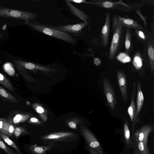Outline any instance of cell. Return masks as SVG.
<instances>
[{"mask_svg": "<svg viewBox=\"0 0 154 154\" xmlns=\"http://www.w3.org/2000/svg\"><path fill=\"white\" fill-rule=\"evenodd\" d=\"M76 135L72 132H57L45 135L41 137V138L44 140L64 141L75 137Z\"/></svg>", "mask_w": 154, "mask_h": 154, "instance_id": "11", "label": "cell"}, {"mask_svg": "<svg viewBox=\"0 0 154 154\" xmlns=\"http://www.w3.org/2000/svg\"><path fill=\"white\" fill-rule=\"evenodd\" d=\"M148 55L149 58L151 71L154 72V38L152 35L149 38L146 45Z\"/></svg>", "mask_w": 154, "mask_h": 154, "instance_id": "16", "label": "cell"}, {"mask_svg": "<svg viewBox=\"0 0 154 154\" xmlns=\"http://www.w3.org/2000/svg\"><path fill=\"white\" fill-rule=\"evenodd\" d=\"M116 57L118 60L124 63L129 62L131 60L129 56L126 53H121L118 54Z\"/></svg>", "mask_w": 154, "mask_h": 154, "instance_id": "28", "label": "cell"}, {"mask_svg": "<svg viewBox=\"0 0 154 154\" xmlns=\"http://www.w3.org/2000/svg\"><path fill=\"white\" fill-rule=\"evenodd\" d=\"M136 103L137 109L135 116L134 125H135L140 122L139 117L144 101V97L142 92L140 82L137 81Z\"/></svg>", "mask_w": 154, "mask_h": 154, "instance_id": "12", "label": "cell"}, {"mask_svg": "<svg viewBox=\"0 0 154 154\" xmlns=\"http://www.w3.org/2000/svg\"><path fill=\"white\" fill-rule=\"evenodd\" d=\"M0 148L2 149L7 154H19L11 150L0 138Z\"/></svg>", "mask_w": 154, "mask_h": 154, "instance_id": "30", "label": "cell"}, {"mask_svg": "<svg viewBox=\"0 0 154 154\" xmlns=\"http://www.w3.org/2000/svg\"><path fill=\"white\" fill-rule=\"evenodd\" d=\"M119 18L125 27H127L134 29L145 30L143 26L137 21L129 18H126L118 15Z\"/></svg>", "mask_w": 154, "mask_h": 154, "instance_id": "14", "label": "cell"}, {"mask_svg": "<svg viewBox=\"0 0 154 154\" xmlns=\"http://www.w3.org/2000/svg\"><path fill=\"white\" fill-rule=\"evenodd\" d=\"M81 131L88 148L95 149L98 154H104L100 143L90 131L86 127L82 126L81 128Z\"/></svg>", "mask_w": 154, "mask_h": 154, "instance_id": "6", "label": "cell"}, {"mask_svg": "<svg viewBox=\"0 0 154 154\" xmlns=\"http://www.w3.org/2000/svg\"><path fill=\"white\" fill-rule=\"evenodd\" d=\"M88 4L93 5L102 8L117 10L129 12L133 9L122 0L112 1L105 0H91L88 1Z\"/></svg>", "mask_w": 154, "mask_h": 154, "instance_id": "4", "label": "cell"}, {"mask_svg": "<svg viewBox=\"0 0 154 154\" xmlns=\"http://www.w3.org/2000/svg\"><path fill=\"white\" fill-rule=\"evenodd\" d=\"M68 125L72 129H75L76 128V124L73 122H69L68 123Z\"/></svg>", "mask_w": 154, "mask_h": 154, "instance_id": "33", "label": "cell"}, {"mask_svg": "<svg viewBox=\"0 0 154 154\" xmlns=\"http://www.w3.org/2000/svg\"><path fill=\"white\" fill-rule=\"evenodd\" d=\"M0 84L11 91H15L10 81L5 75L1 73H0Z\"/></svg>", "mask_w": 154, "mask_h": 154, "instance_id": "25", "label": "cell"}, {"mask_svg": "<svg viewBox=\"0 0 154 154\" xmlns=\"http://www.w3.org/2000/svg\"><path fill=\"white\" fill-rule=\"evenodd\" d=\"M29 150L32 154H46V152L51 149V146H36L31 145L29 146Z\"/></svg>", "mask_w": 154, "mask_h": 154, "instance_id": "22", "label": "cell"}, {"mask_svg": "<svg viewBox=\"0 0 154 154\" xmlns=\"http://www.w3.org/2000/svg\"><path fill=\"white\" fill-rule=\"evenodd\" d=\"M15 128L12 123L4 119L0 120V131L7 136H11Z\"/></svg>", "mask_w": 154, "mask_h": 154, "instance_id": "18", "label": "cell"}, {"mask_svg": "<svg viewBox=\"0 0 154 154\" xmlns=\"http://www.w3.org/2000/svg\"><path fill=\"white\" fill-rule=\"evenodd\" d=\"M94 63L96 66H98L100 65L101 61L98 58H96L94 60Z\"/></svg>", "mask_w": 154, "mask_h": 154, "instance_id": "34", "label": "cell"}, {"mask_svg": "<svg viewBox=\"0 0 154 154\" xmlns=\"http://www.w3.org/2000/svg\"><path fill=\"white\" fill-rule=\"evenodd\" d=\"M37 14L30 12L12 9L0 5V17L8 18L25 21V24L35 20Z\"/></svg>", "mask_w": 154, "mask_h": 154, "instance_id": "3", "label": "cell"}, {"mask_svg": "<svg viewBox=\"0 0 154 154\" xmlns=\"http://www.w3.org/2000/svg\"><path fill=\"white\" fill-rule=\"evenodd\" d=\"M110 30V14L109 12L105 14V23L101 30L100 35V44L105 48L108 46Z\"/></svg>", "mask_w": 154, "mask_h": 154, "instance_id": "9", "label": "cell"}, {"mask_svg": "<svg viewBox=\"0 0 154 154\" xmlns=\"http://www.w3.org/2000/svg\"><path fill=\"white\" fill-rule=\"evenodd\" d=\"M131 147L134 154H150L147 145L142 142H132Z\"/></svg>", "mask_w": 154, "mask_h": 154, "instance_id": "19", "label": "cell"}, {"mask_svg": "<svg viewBox=\"0 0 154 154\" xmlns=\"http://www.w3.org/2000/svg\"><path fill=\"white\" fill-rule=\"evenodd\" d=\"M36 31L60 39L72 45L76 44V40L71 35L53 28L51 26L30 21L25 24Z\"/></svg>", "mask_w": 154, "mask_h": 154, "instance_id": "2", "label": "cell"}, {"mask_svg": "<svg viewBox=\"0 0 154 154\" xmlns=\"http://www.w3.org/2000/svg\"><path fill=\"white\" fill-rule=\"evenodd\" d=\"M125 27V53L129 56L131 55L134 46L132 42V29L129 28Z\"/></svg>", "mask_w": 154, "mask_h": 154, "instance_id": "15", "label": "cell"}, {"mask_svg": "<svg viewBox=\"0 0 154 154\" xmlns=\"http://www.w3.org/2000/svg\"><path fill=\"white\" fill-rule=\"evenodd\" d=\"M0 138L4 140L7 144L15 149L19 154L21 153L15 143L11 140L6 135L0 131Z\"/></svg>", "mask_w": 154, "mask_h": 154, "instance_id": "23", "label": "cell"}, {"mask_svg": "<svg viewBox=\"0 0 154 154\" xmlns=\"http://www.w3.org/2000/svg\"><path fill=\"white\" fill-rule=\"evenodd\" d=\"M124 137L125 142L127 147H131L132 140L129 123L126 119H125L124 125Z\"/></svg>", "mask_w": 154, "mask_h": 154, "instance_id": "21", "label": "cell"}, {"mask_svg": "<svg viewBox=\"0 0 154 154\" xmlns=\"http://www.w3.org/2000/svg\"><path fill=\"white\" fill-rule=\"evenodd\" d=\"M0 95L5 99L13 102H17V99L3 88L0 86Z\"/></svg>", "mask_w": 154, "mask_h": 154, "instance_id": "24", "label": "cell"}, {"mask_svg": "<svg viewBox=\"0 0 154 154\" xmlns=\"http://www.w3.org/2000/svg\"><path fill=\"white\" fill-rule=\"evenodd\" d=\"M27 119V116L20 114L16 115L12 119L9 121L11 123L17 124L24 122Z\"/></svg>", "mask_w": 154, "mask_h": 154, "instance_id": "27", "label": "cell"}, {"mask_svg": "<svg viewBox=\"0 0 154 154\" xmlns=\"http://www.w3.org/2000/svg\"><path fill=\"white\" fill-rule=\"evenodd\" d=\"M38 120L35 118H32L30 119V122L32 123H35L38 122Z\"/></svg>", "mask_w": 154, "mask_h": 154, "instance_id": "37", "label": "cell"}, {"mask_svg": "<svg viewBox=\"0 0 154 154\" xmlns=\"http://www.w3.org/2000/svg\"><path fill=\"white\" fill-rule=\"evenodd\" d=\"M133 64L137 69H139L142 67V60L139 54L137 53L135 56H134L133 59Z\"/></svg>", "mask_w": 154, "mask_h": 154, "instance_id": "29", "label": "cell"}, {"mask_svg": "<svg viewBox=\"0 0 154 154\" xmlns=\"http://www.w3.org/2000/svg\"><path fill=\"white\" fill-rule=\"evenodd\" d=\"M2 36V34L0 32V37Z\"/></svg>", "mask_w": 154, "mask_h": 154, "instance_id": "38", "label": "cell"}, {"mask_svg": "<svg viewBox=\"0 0 154 154\" xmlns=\"http://www.w3.org/2000/svg\"><path fill=\"white\" fill-rule=\"evenodd\" d=\"M103 85L107 105L112 110H114L117 104V100L112 85L106 78L103 80Z\"/></svg>", "mask_w": 154, "mask_h": 154, "instance_id": "8", "label": "cell"}, {"mask_svg": "<svg viewBox=\"0 0 154 154\" xmlns=\"http://www.w3.org/2000/svg\"><path fill=\"white\" fill-rule=\"evenodd\" d=\"M134 34L137 40L145 45H146L149 38L152 35L148 30L135 29Z\"/></svg>", "mask_w": 154, "mask_h": 154, "instance_id": "20", "label": "cell"}, {"mask_svg": "<svg viewBox=\"0 0 154 154\" xmlns=\"http://www.w3.org/2000/svg\"><path fill=\"white\" fill-rule=\"evenodd\" d=\"M136 13L139 15V17L143 21L144 23L145 28L144 29L146 30H147L146 28L147 22L146 18L144 17L140 11L139 9L134 10Z\"/></svg>", "mask_w": 154, "mask_h": 154, "instance_id": "31", "label": "cell"}, {"mask_svg": "<svg viewBox=\"0 0 154 154\" xmlns=\"http://www.w3.org/2000/svg\"><path fill=\"white\" fill-rule=\"evenodd\" d=\"M89 150L90 154H98L97 151L94 149L89 148Z\"/></svg>", "mask_w": 154, "mask_h": 154, "instance_id": "35", "label": "cell"}, {"mask_svg": "<svg viewBox=\"0 0 154 154\" xmlns=\"http://www.w3.org/2000/svg\"><path fill=\"white\" fill-rule=\"evenodd\" d=\"M29 134V132L24 128L20 127L15 128L14 134L17 139L22 135Z\"/></svg>", "mask_w": 154, "mask_h": 154, "instance_id": "26", "label": "cell"}, {"mask_svg": "<svg viewBox=\"0 0 154 154\" xmlns=\"http://www.w3.org/2000/svg\"><path fill=\"white\" fill-rule=\"evenodd\" d=\"M154 129V126L151 124L144 125L136 131L135 126H132L131 134L132 142H142L147 145L148 136Z\"/></svg>", "mask_w": 154, "mask_h": 154, "instance_id": "5", "label": "cell"}, {"mask_svg": "<svg viewBox=\"0 0 154 154\" xmlns=\"http://www.w3.org/2000/svg\"><path fill=\"white\" fill-rule=\"evenodd\" d=\"M125 29L118 15L114 14L112 21V37L108 52V57L111 61L114 60L121 50L124 40Z\"/></svg>", "mask_w": 154, "mask_h": 154, "instance_id": "1", "label": "cell"}, {"mask_svg": "<svg viewBox=\"0 0 154 154\" xmlns=\"http://www.w3.org/2000/svg\"><path fill=\"white\" fill-rule=\"evenodd\" d=\"M37 112L39 113H42L44 111L43 109L41 106H38L36 108Z\"/></svg>", "mask_w": 154, "mask_h": 154, "instance_id": "36", "label": "cell"}, {"mask_svg": "<svg viewBox=\"0 0 154 154\" xmlns=\"http://www.w3.org/2000/svg\"><path fill=\"white\" fill-rule=\"evenodd\" d=\"M65 1L72 13L79 18L84 22L88 20L91 19L86 14L77 8L71 2H69L67 0H66Z\"/></svg>", "mask_w": 154, "mask_h": 154, "instance_id": "17", "label": "cell"}, {"mask_svg": "<svg viewBox=\"0 0 154 154\" xmlns=\"http://www.w3.org/2000/svg\"><path fill=\"white\" fill-rule=\"evenodd\" d=\"M133 89L131 95V103L128 109V112L129 116L132 126H135L134 125L135 116L136 112L135 97L136 94V85L135 82L133 84Z\"/></svg>", "mask_w": 154, "mask_h": 154, "instance_id": "13", "label": "cell"}, {"mask_svg": "<svg viewBox=\"0 0 154 154\" xmlns=\"http://www.w3.org/2000/svg\"><path fill=\"white\" fill-rule=\"evenodd\" d=\"M70 2L76 3H86L88 4V1L85 0H67Z\"/></svg>", "mask_w": 154, "mask_h": 154, "instance_id": "32", "label": "cell"}, {"mask_svg": "<svg viewBox=\"0 0 154 154\" xmlns=\"http://www.w3.org/2000/svg\"><path fill=\"white\" fill-rule=\"evenodd\" d=\"M116 73L118 86L124 101L126 102L128 98V82L126 75L124 70L122 69L117 71Z\"/></svg>", "mask_w": 154, "mask_h": 154, "instance_id": "10", "label": "cell"}, {"mask_svg": "<svg viewBox=\"0 0 154 154\" xmlns=\"http://www.w3.org/2000/svg\"><path fill=\"white\" fill-rule=\"evenodd\" d=\"M90 23L86 21L73 24H68L64 26H52V28L59 31L72 34L74 36H79L83 32L82 29Z\"/></svg>", "mask_w": 154, "mask_h": 154, "instance_id": "7", "label": "cell"}]
</instances>
